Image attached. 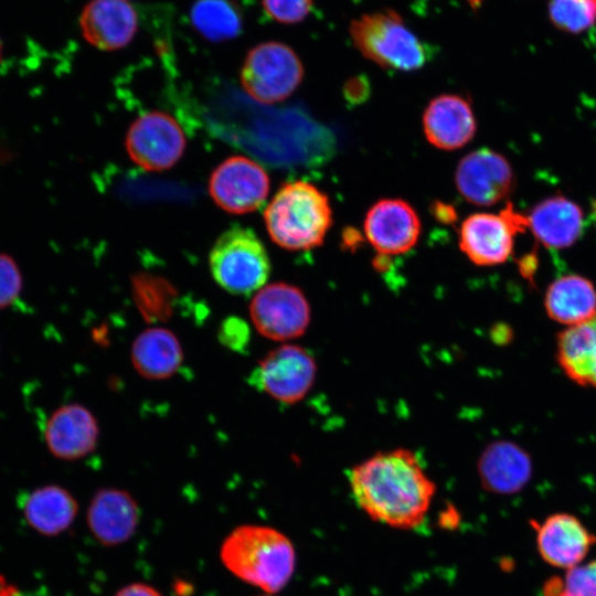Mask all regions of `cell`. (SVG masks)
Listing matches in <instances>:
<instances>
[{"instance_id": "6da1fadb", "label": "cell", "mask_w": 596, "mask_h": 596, "mask_svg": "<svg viewBox=\"0 0 596 596\" xmlns=\"http://www.w3.org/2000/svg\"><path fill=\"white\" fill-rule=\"evenodd\" d=\"M349 483L371 519L403 530L424 522L436 492L416 454L406 448L380 451L355 465Z\"/></svg>"}, {"instance_id": "7a4b0ae2", "label": "cell", "mask_w": 596, "mask_h": 596, "mask_svg": "<svg viewBox=\"0 0 596 596\" xmlns=\"http://www.w3.org/2000/svg\"><path fill=\"white\" fill-rule=\"evenodd\" d=\"M220 557L233 575L268 594L287 585L296 565L291 541L274 528L256 524L234 529L225 538Z\"/></svg>"}, {"instance_id": "3957f363", "label": "cell", "mask_w": 596, "mask_h": 596, "mask_svg": "<svg viewBox=\"0 0 596 596\" xmlns=\"http://www.w3.org/2000/svg\"><path fill=\"white\" fill-rule=\"evenodd\" d=\"M272 241L287 251H307L322 244L332 224L328 196L316 185L297 180L283 184L264 211Z\"/></svg>"}, {"instance_id": "277c9868", "label": "cell", "mask_w": 596, "mask_h": 596, "mask_svg": "<svg viewBox=\"0 0 596 596\" xmlns=\"http://www.w3.org/2000/svg\"><path fill=\"white\" fill-rule=\"evenodd\" d=\"M349 33L361 54L383 68L412 72L423 67L434 52L390 9L353 20Z\"/></svg>"}, {"instance_id": "5b68a950", "label": "cell", "mask_w": 596, "mask_h": 596, "mask_svg": "<svg viewBox=\"0 0 596 596\" xmlns=\"http://www.w3.org/2000/svg\"><path fill=\"white\" fill-rule=\"evenodd\" d=\"M215 283L232 295L255 294L270 275L267 251L251 228L234 225L225 230L209 254Z\"/></svg>"}, {"instance_id": "8992f818", "label": "cell", "mask_w": 596, "mask_h": 596, "mask_svg": "<svg viewBox=\"0 0 596 596\" xmlns=\"http://www.w3.org/2000/svg\"><path fill=\"white\" fill-rule=\"evenodd\" d=\"M246 94L262 104L288 98L301 84L304 67L287 44L267 41L248 51L240 73Z\"/></svg>"}, {"instance_id": "52a82bcc", "label": "cell", "mask_w": 596, "mask_h": 596, "mask_svg": "<svg viewBox=\"0 0 596 596\" xmlns=\"http://www.w3.org/2000/svg\"><path fill=\"white\" fill-rule=\"evenodd\" d=\"M185 147L187 139L179 123L160 110H150L139 116L129 126L125 138L130 160L151 172L173 167Z\"/></svg>"}, {"instance_id": "ba28073f", "label": "cell", "mask_w": 596, "mask_h": 596, "mask_svg": "<svg viewBox=\"0 0 596 596\" xmlns=\"http://www.w3.org/2000/svg\"><path fill=\"white\" fill-rule=\"evenodd\" d=\"M317 365L312 355L297 344H283L269 351L251 373V385L272 398L295 404L313 385Z\"/></svg>"}, {"instance_id": "9c48e42d", "label": "cell", "mask_w": 596, "mask_h": 596, "mask_svg": "<svg viewBox=\"0 0 596 596\" xmlns=\"http://www.w3.org/2000/svg\"><path fill=\"white\" fill-rule=\"evenodd\" d=\"M254 328L263 337L286 341L300 337L310 323L305 294L287 283H273L257 290L248 307Z\"/></svg>"}, {"instance_id": "30bf717a", "label": "cell", "mask_w": 596, "mask_h": 596, "mask_svg": "<svg viewBox=\"0 0 596 596\" xmlns=\"http://www.w3.org/2000/svg\"><path fill=\"white\" fill-rule=\"evenodd\" d=\"M526 226L528 219L511 204L498 214L475 213L460 226L459 247L478 266L499 265L511 255L514 235Z\"/></svg>"}, {"instance_id": "8fae6325", "label": "cell", "mask_w": 596, "mask_h": 596, "mask_svg": "<svg viewBox=\"0 0 596 596\" xmlns=\"http://www.w3.org/2000/svg\"><path fill=\"white\" fill-rule=\"evenodd\" d=\"M267 172L245 156H231L222 161L209 179L213 202L232 214H246L262 207L269 192Z\"/></svg>"}, {"instance_id": "7c38bea8", "label": "cell", "mask_w": 596, "mask_h": 596, "mask_svg": "<svg viewBox=\"0 0 596 596\" xmlns=\"http://www.w3.org/2000/svg\"><path fill=\"white\" fill-rule=\"evenodd\" d=\"M455 183L468 202L489 206L510 194L514 174L511 164L502 155L482 148L468 153L459 161Z\"/></svg>"}, {"instance_id": "4fadbf2b", "label": "cell", "mask_w": 596, "mask_h": 596, "mask_svg": "<svg viewBox=\"0 0 596 596\" xmlns=\"http://www.w3.org/2000/svg\"><path fill=\"white\" fill-rule=\"evenodd\" d=\"M421 220L404 200L382 199L364 219V233L370 244L383 256L398 255L413 248L421 234Z\"/></svg>"}, {"instance_id": "5bb4252c", "label": "cell", "mask_w": 596, "mask_h": 596, "mask_svg": "<svg viewBox=\"0 0 596 596\" xmlns=\"http://www.w3.org/2000/svg\"><path fill=\"white\" fill-rule=\"evenodd\" d=\"M98 438L99 426L96 417L78 403L56 408L44 427V440L49 451L62 460H76L89 455L95 450Z\"/></svg>"}, {"instance_id": "9a60e30c", "label": "cell", "mask_w": 596, "mask_h": 596, "mask_svg": "<svg viewBox=\"0 0 596 596\" xmlns=\"http://www.w3.org/2000/svg\"><path fill=\"white\" fill-rule=\"evenodd\" d=\"M536 531L541 557L552 566L572 568L581 563L596 544V536L570 513H555L543 522L531 521Z\"/></svg>"}, {"instance_id": "2e32d148", "label": "cell", "mask_w": 596, "mask_h": 596, "mask_svg": "<svg viewBox=\"0 0 596 596\" xmlns=\"http://www.w3.org/2000/svg\"><path fill=\"white\" fill-rule=\"evenodd\" d=\"M84 39L102 51L127 46L138 28L137 12L126 0H91L79 17Z\"/></svg>"}, {"instance_id": "e0dca14e", "label": "cell", "mask_w": 596, "mask_h": 596, "mask_svg": "<svg viewBox=\"0 0 596 596\" xmlns=\"http://www.w3.org/2000/svg\"><path fill=\"white\" fill-rule=\"evenodd\" d=\"M477 129L472 108L467 99L455 94L433 98L423 114V130L428 142L443 150L464 147Z\"/></svg>"}, {"instance_id": "ac0fdd59", "label": "cell", "mask_w": 596, "mask_h": 596, "mask_svg": "<svg viewBox=\"0 0 596 596\" xmlns=\"http://www.w3.org/2000/svg\"><path fill=\"white\" fill-rule=\"evenodd\" d=\"M140 510L129 492L115 488L98 490L87 510L93 535L105 545L126 542L135 533Z\"/></svg>"}, {"instance_id": "d6986e66", "label": "cell", "mask_w": 596, "mask_h": 596, "mask_svg": "<svg viewBox=\"0 0 596 596\" xmlns=\"http://www.w3.org/2000/svg\"><path fill=\"white\" fill-rule=\"evenodd\" d=\"M526 219L528 227L532 230L534 236L550 248L571 246L583 231L582 209L561 195L538 203Z\"/></svg>"}, {"instance_id": "ffe728a7", "label": "cell", "mask_w": 596, "mask_h": 596, "mask_svg": "<svg viewBox=\"0 0 596 596\" xmlns=\"http://www.w3.org/2000/svg\"><path fill=\"white\" fill-rule=\"evenodd\" d=\"M478 471L482 486L491 492L510 494L520 491L532 472L530 457L510 441H496L480 456Z\"/></svg>"}, {"instance_id": "44dd1931", "label": "cell", "mask_w": 596, "mask_h": 596, "mask_svg": "<svg viewBox=\"0 0 596 596\" xmlns=\"http://www.w3.org/2000/svg\"><path fill=\"white\" fill-rule=\"evenodd\" d=\"M130 359L139 375L148 380H164L181 366L183 350L178 337L163 327L140 332L131 344Z\"/></svg>"}, {"instance_id": "7402d4cb", "label": "cell", "mask_w": 596, "mask_h": 596, "mask_svg": "<svg viewBox=\"0 0 596 596\" xmlns=\"http://www.w3.org/2000/svg\"><path fill=\"white\" fill-rule=\"evenodd\" d=\"M556 359L573 382L596 389V312L558 334Z\"/></svg>"}, {"instance_id": "603a6c76", "label": "cell", "mask_w": 596, "mask_h": 596, "mask_svg": "<svg viewBox=\"0 0 596 596\" xmlns=\"http://www.w3.org/2000/svg\"><path fill=\"white\" fill-rule=\"evenodd\" d=\"M21 508L33 529L45 535H56L72 524L78 504L66 489L47 485L28 493L22 499Z\"/></svg>"}, {"instance_id": "cb8c5ba5", "label": "cell", "mask_w": 596, "mask_h": 596, "mask_svg": "<svg viewBox=\"0 0 596 596\" xmlns=\"http://www.w3.org/2000/svg\"><path fill=\"white\" fill-rule=\"evenodd\" d=\"M544 307L554 321L566 327L575 326L596 312V290L587 278L566 275L550 285Z\"/></svg>"}, {"instance_id": "d4e9b609", "label": "cell", "mask_w": 596, "mask_h": 596, "mask_svg": "<svg viewBox=\"0 0 596 596\" xmlns=\"http://www.w3.org/2000/svg\"><path fill=\"white\" fill-rule=\"evenodd\" d=\"M190 19L206 40L222 42L236 38L242 30V15L232 0H196Z\"/></svg>"}, {"instance_id": "484cf974", "label": "cell", "mask_w": 596, "mask_h": 596, "mask_svg": "<svg viewBox=\"0 0 596 596\" xmlns=\"http://www.w3.org/2000/svg\"><path fill=\"white\" fill-rule=\"evenodd\" d=\"M549 17L558 30L582 33L596 23V0H550Z\"/></svg>"}, {"instance_id": "4316f807", "label": "cell", "mask_w": 596, "mask_h": 596, "mask_svg": "<svg viewBox=\"0 0 596 596\" xmlns=\"http://www.w3.org/2000/svg\"><path fill=\"white\" fill-rule=\"evenodd\" d=\"M136 304L148 322L167 320L172 313L173 294L168 288L138 287Z\"/></svg>"}, {"instance_id": "83f0119b", "label": "cell", "mask_w": 596, "mask_h": 596, "mask_svg": "<svg viewBox=\"0 0 596 596\" xmlns=\"http://www.w3.org/2000/svg\"><path fill=\"white\" fill-rule=\"evenodd\" d=\"M23 289V277L18 263L7 253H0V310L12 306Z\"/></svg>"}, {"instance_id": "f1b7e54d", "label": "cell", "mask_w": 596, "mask_h": 596, "mask_svg": "<svg viewBox=\"0 0 596 596\" xmlns=\"http://www.w3.org/2000/svg\"><path fill=\"white\" fill-rule=\"evenodd\" d=\"M558 596H596V560L568 568Z\"/></svg>"}, {"instance_id": "f546056e", "label": "cell", "mask_w": 596, "mask_h": 596, "mask_svg": "<svg viewBox=\"0 0 596 596\" xmlns=\"http://www.w3.org/2000/svg\"><path fill=\"white\" fill-rule=\"evenodd\" d=\"M262 3L273 20L285 24L301 22L312 7V0H262Z\"/></svg>"}, {"instance_id": "4dcf8cb0", "label": "cell", "mask_w": 596, "mask_h": 596, "mask_svg": "<svg viewBox=\"0 0 596 596\" xmlns=\"http://www.w3.org/2000/svg\"><path fill=\"white\" fill-rule=\"evenodd\" d=\"M217 339L226 349L243 352L251 340L249 326L240 317H227L220 324Z\"/></svg>"}, {"instance_id": "1f68e13d", "label": "cell", "mask_w": 596, "mask_h": 596, "mask_svg": "<svg viewBox=\"0 0 596 596\" xmlns=\"http://www.w3.org/2000/svg\"><path fill=\"white\" fill-rule=\"evenodd\" d=\"M368 92V83L364 77H353L349 79L344 88V95L348 100H361L365 98Z\"/></svg>"}, {"instance_id": "d6a6232c", "label": "cell", "mask_w": 596, "mask_h": 596, "mask_svg": "<svg viewBox=\"0 0 596 596\" xmlns=\"http://www.w3.org/2000/svg\"><path fill=\"white\" fill-rule=\"evenodd\" d=\"M116 596H161V594L149 585L135 583L123 587Z\"/></svg>"}, {"instance_id": "836d02e7", "label": "cell", "mask_w": 596, "mask_h": 596, "mask_svg": "<svg viewBox=\"0 0 596 596\" xmlns=\"http://www.w3.org/2000/svg\"><path fill=\"white\" fill-rule=\"evenodd\" d=\"M0 596H25L23 592L10 583L4 576L0 575Z\"/></svg>"}, {"instance_id": "e575fe53", "label": "cell", "mask_w": 596, "mask_h": 596, "mask_svg": "<svg viewBox=\"0 0 596 596\" xmlns=\"http://www.w3.org/2000/svg\"><path fill=\"white\" fill-rule=\"evenodd\" d=\"M563 587V579L552 577L544 584L543 592L545 596H558Z\"/></svg>"}, {"instance_id": "d590c367", "label": "cell", "mask_w": 596, "mask_h": 596, "mask_svg": "<svg viewBox=\"0 0 596 596\" xmlns=\"http://www.w3.org/2000/svg\"><path fill=\"white\" fill-rule=\"evenodd\" d=\"M435 210L436 216L444 222H450L456 216L454 210L450 206H446L444 204H440L439 202L436 203Z\"/></svg>"}, {"instance_id": "8d00e7d4", "label": "cell", "mask_w": 596, "mask_h": 596, "mask_svg": "<svg viewBox=\"0 0 596 596\" xmlns=\"http://www.w3.org/2000/svg\"><path fill=\"white\" fill-rule=\"evenodd\" d=\"M592 212H593L594 221H595V223H596V200H595L594 203H593Z\"/></svg>"}, {"instance_id": "74e56055", "label": "cell", "mask_w": 596, "mask_h": 596, "mask_svg": "<svg viewBox=\"0 0 596 596\" xmlns=\"http://www.w3.org/2000/svg\"><path fill=\"white\" fill-rule=\"evenodd\" d=\"M1 57H2V43H1V40H0V61H1Z\"/></svg>"}, {"instance_id": "f35d334b", "label": "cell", "mask_w": 596, "mask_h": 596, "mask_svg": "<svg viewBox=\"0 0 596 596\" xmlns=\"http://www.w3.org/2000/svg\"><path fill=\"white\" fill-rule=\"evenodd\" d=\"M266 596H270V595H266Z\"/></svg>"}, {"instance_id": "ab89813d", "label": "cell", "mask_w": 596, "mask_h": 596, "mask_svg": "<svg viewBox=\"0 0 596 596\" xmlns=\"http://www.w3.org/2000/svg\"><path fill=\"white\" fill-rule=\"evenodd\" d=\"M127 1V0H126Z\"/></svg>"}]
</instances>
